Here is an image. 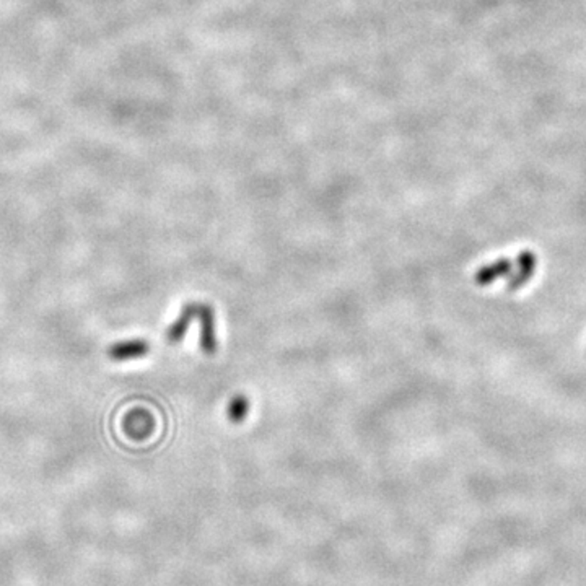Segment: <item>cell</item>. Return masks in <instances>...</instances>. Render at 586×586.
Returning a JSON list of instances; mask_svg holds the SVG:
<instances>
[{"mask_svg":"<svg viewBox=\"0 0 586 586\" xmlns=\"http://www.w3.org/2000/svg\"><path fill=\"white\" fill-rule=\"evenodd\" d=\"M197 319L200 323V348L205 355L217 352V337H215V315L210 305L199 303Z\"/></svg>","mask_w":586,"mask_h":586,"instance_id":"cell-1","label":"cell"},{"mask_svg":"<svg viewBox=\"0 0 586 586\" xmlns=\"http://www.w3.org/2000/svg\"><path fill=\"white\" fill-rule=\"evenodd\" d=\"M150 352V344L144 339H132L118 342L108 350V355L111 360L114 362H124V360H134V358L145 357Z\"/></svg>","mask_w":586,"mask_h":586,"instance_id":"cell-2","label":"cell"},{"mask_svg":"<svg viewBox=\"0 0 586 586\" xmlns=\"http://www.w3.org/2000/svg\"><path fill=\"white\" fill-rule=\"evenodd\" d=\"M197 308H199V303H186L183 306L178 319L174 321L170 327H168V331L165 334L166 342H170V344H178V342L183 341V337L186 336L189 326H191L193 321L197 318Z\"/></svg>","mask_w":586,"mask_h":586,"instance_id":"cell-3","label":"cell"},{"mask_svg":"<svg viewBox=\"0 0 586 586\" xmlns=\"http://www.w3.org/2000/svg\"><path fill=\"white\" fill-rule=\"evenodd\" d=\"M153 417L147 413V410L135 409L128 415V419L124 422V429L132 438H137V440H142V438L149 437L153 432Z\"/></svg>","mask_w":586,"mask_h":586,"instance_id":"cell-4","label":"cell"},{"mask_svg":"<svg viewBox=\"0 0 586 586\" xmlns=\"http://www.w3.org/2000/svg\"><path fill=\"white\" fill-rule=\"evenodd\" d=\"M251 410V401L245 394H236L230 399L226 408V417L231 424H243Z\"/></svg>","mask_w":586,"mask_h":586,"instance_id":"cell-5","label":"cell"},{"mask_svg":"<svg viewBox=\"0 0 586 586\" xmlns=\"http://www.w3.org/2000/svg\"><path fill=\"white\" fill-rule=\"evenodd\" d=\"M510 269H511V262H508L506 260L495 261L492 264H489V266L479 269L476 274V282L479 285H489L490 282H494L495 279H499L501 276H505L506 272H510Z\"/></svg>","mask_w":586,"mask_h":586,"instance_id":"cell-6","label":"cell"}]
</instances>
